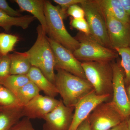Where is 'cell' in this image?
Masks as SVG:
<instances>
[{
  "label": "cell",
  "mask_w": 130,
  "mask_h": 130,
  "mask_svg": "<svg viewBox=\"0 0 130 130\" xmlns=\"http://www.w3.org/2000/svg\"><path fill=\"white\" fill-rule=\"evenodd\" d=\"M108 130H128L126 121L125 120L118 125Z\"/></svg>",
  "instance_id": "cell-33"
},
{
  "label": "cell",
  "mask_w": 130,
  "mask_h": 130,
  "mask_svg": "<svg viewBox=\"0 0 130 130\" xmlns=\"http://www.w3.org/2000/svg\"><path fill=\"white\" fill-rule=\"evenodd\" d=\"M76 130H91L88 117L79 126Z\"/></svg>",
  "instance_id": "cell-32"
},
{
  "label": "cell",
  "mask_w": 130,
  "mask_h": 130,
  "mask_svg": "<svg viewBox=\"0 0 130 130\" xmlns=\"http://www.w3.org/2000/svg\"><path fill=\"white\" fill-rule=\"evenodd\" d=\"M68 16H71L73 19L85 18V13L83 8L78 5H73L68 9Z\"/></svg>",
  "instance_id": "cell-29"
},
{
  "label": "cell",
  "mask_w": 130,
  "mask_h": 130,
  "mask_svg": "<svg viewBox=\"0 0 130 130\" xmlns=\"http://www.w3.org/2000/svg\"><path fill=\"white\" fill-rule=\"evenodd\" d=\"M74 109V107L65 106L61 99L58 106L43 118V130H69Z\"/></svg>",
  "instance_id": "cell-12"
},
{
  "label": "cell",
  "mask_w": 130,
  "mask_h": 130,
  "mask_svg": "<svg viewBox=\"0 0 130 130\" xmlns=\"http://www.w3.org/2000/svg\"><path fill=\"white\" fill-rule=\"evenodd\" d=\"M0 10L14 17L22 16L21 13L11 7L5 0H0Z\"/></svg>",
  "instance_id": "cell-30"
},
{
  "label": "cell",
  "mask_w": 130,
  "mask_h": 130,
  "mask_svg": "<svg viewBox=\"0 0 130 130\" xmlns=\"http://www.w3.org/2000/svg\"><path fill=\"white\" fill-rule=\"evenodd\" d=\"M2 107H0V112L1 111V110H2Z\"/></svg>",
  "instance_id": "cell-37"
},
{
  "label": "cell",
  "mask_w": 130,
  "mask_h": 130,
  "mask_svg": "<svg viewBox=\"0 0 130 130\" xmlns=\"http://www.w3.org/2000/svg\"><path fill=\"white\" fill-rule=\"evenodd\" d=\"M113 71L112 94L111 101L125 120L130 116V102L127 95L124 70L120 61L111 62Z\"/></svg>",
  "instance_id": "cell-7"
},
{
  "label": "cell",
  "mask_w": 130,
  "mask_h": 130,
  "mask_svg": "<svg viewBox=\"0 0 130 130\" xmlns=\"http://www.w3.org/2000/svg\"><path fill=\"white\" fill-rule=\"evenodd\" d=\"M9 55L3 56L0 62V84L3 85L5 80L11 75Z\"/></svg>",
  "instance_id": "cell-25"
},
{
  "label": "cell",
  "mask_w": 130,
  "mask_h": 130,
  "mask_svg": "<svg viewBox=\"0 0 130 130\" xmlns=\"http://www.w3.org/2000/svg\"><path fill=\"white\" fill-rule=\"evenodd\" d=\"M126 93H127V95H128V98H129V101L130 102V84L128 85V86L126 87Z\"/></svg>",
  "instance_id": "cell-35"
},
{
  "label": "cell",
  "mask_w": 130,
  "mask_h": 130,
  "mask_svg": "<svg viewBox=\"0 0 130 130\" xmlns=\"http://www.w3.org/2000/svg\"><path fill=\"white\" fill-rule=\"evenodd\" d=\"M129 47H130V44H129Z\"/></svg>",
  "instance_id": "cell-39"
},
{
  "label": "cell",
  "mask_w": 130,
  "mask_h": 130,
  "mask_svg": "<svg viewBox=\"0 0 130 130\" xmlns=\"http://www.w3.org/2000/svg\"><path fill=\"white\" fill-rule=\"evenodd\" d=\"M85 0H54V2L58 4L59 7L61 14L63 19L68 16L67 11L69 7L73 5L81 4Z\"/></svg>",
  "instance_id": "cell-26"
},
{
  "label": "cell",
  "mask_w": 130,
  "mask_h": 130,
  "mask_svg": "<svg viewBox=\"0 0 130 130\" xmlns=\"http://www.w3.org/2000/svg\"><path fill=\"white\" fill-rule=\"evenodd\" d=\"M55 85L65 106L75 107L79 101L94 90L91 84L63 70H56Z\"/></svg>",
  "instance_id": "cell-1"
},
{
  "label": "cell",
  "mask_w": 130,
  "mask_h": 130,
  "mask_svg": "<svg viewBox=\"0 0 130 130\" xmlns=\"http://www.w3.org/2000/svg\"><path fill=\"white\" fill-rule=\"evenodd\" d=\"M2 55L0 53V62H1V61L2 59Z\"/></svg>",
  "instance_id": "cell-36"
},
{
  "label": "cell",
  "mask_w": 130,
  "mask_h": 130,
  "mask_svg": "<svg viewBox=\"0 0 130 130\" xmlns=\"http://www.w3.org/2000/svg\"><path fill=\"white\" fill-rule=\"evenodd\" d=\"M112 97L110 95H98L94 90L82 98L74 107L72 122L69 130H76L98 105L108 102Z\"/></svg>",
  "instance_id": "cell-10"
},
{
  "label": "cell",
  "mask_w": 130,
  "mask_h": 130,
  "mask_svg": "<svg viewBox=\"0 0 130 130\" xmlns=\"http://www.w3.org/2000/svg\"><path fill=\"white\" fill-rule=\"evenodd\" d=\"M104 14L110 15L120 21L130 24V18L126 14L120 0H96Z\"/></svg>",
  "instance_id": "cell-17"
},
{
  "label": "cell",
  "mask_w": 130,
  "mask_h": 130,
  "mask_svg": "<svg viewBox=\"0 0 130 130\" xmlns=\"http://www.w3.org/2000/svg\"><path fill=\"white\" fill-rule=\"evenodd\" d=\"M81 5L88 24L90 35L100 44L112 49L108 35L105 16L96 0H85Z\"/></svg>",
  "instance_id": "cell-6"
},
{
  "label": "cell",
  "mask_w": 130,
  "mask_h": 130,
  "mask_svg": "<svg viewBox=\"0 0 130 130\" xmlns=\"http://www.w3.org/2000/svg\"><path fill=\"white\" fill-rule=\"evenodd\" d=\"M35 19L34 16L29 15L14 17L0 10V27L3 28L6 32L10 31L11 28L13 26L26 29Z\"/></svg>",
  "instance_id": "cell-18"
},
{
  "label": "cell",
  "mask_w": 130,
  "mask_h": 130,
  "mask_svg": "<svg viewBox=\"0 0 130 130\" xmlns=\"http://www.w3.org/2000/svg\"><path fill=\"white\" fill-rule=\"evenodd\" d=\"M19 40L18 37L15 35L0 33V53L2 56L8 55L12 51Z\"/></svg>",
  "instance_id": "cell-22"
},
{
  "label": "cell",
  "mask_w": 130,
  "mask_h": 130,
  "mask_svg": "<svg viewBox=\"0 0 130 130\" xmlns=\"http://www.w3.org/2000/svg\"><path fill=\"white\" fill-rule=\"evenodd\" d=\"M27 76L30 81L41 91H43L46 95L55 98L59 94L55 85L50 82L38 68L31 66Z\"/></svg>",
  "instance_id": "cell-15"
},
{
  "label": "cell",
  "mask_w": 130,
  "mask_h": 130,
  "mask_svg": "<svg viewBox=\"0 0 130 130\" xmlns=\"http://www.w3.org/2000/svg\"><path fill=\"white\" fill-rule=\"evenodd\" d=\"M21 11H26L37 19L46 33L47 25L44 13V0H15Z\"/></svg>",
  "instance_id": "cell-14"
},
{
  "label": "cell",
  "mask_w": 130,
  "mask_h": 130,
  "mask_svg": "<svg viewBox=\"0 0 130 130\" xmlns=\"http://www.w3.org/2000/svg\"><path fill=\"white\" fill-rule=\"evenodd\" d=\"M2 85L0 84V89H1V87H2Z\"/></svg>",
  "instance_id": "cell-38"
},
{
  "label": "cell",
  "mask_w": 130,
  "mask_h": 130,
  "mask_svg": "<svg viewBox=\"0 0 130 130\" xmlns=\"http://www.w3.org/2000/svg\"><path fill=\"white\" fill-rule=\"evenodd\" d=\"M74 37L79 46L73 53L79 61L111 62L118 57L115 50L100 44L90 35L79 32Z\"/></svg>",
  "instance_id": "cell-4"
},
{
  "label": "cell",
  "mask_w": 130,
  "mask_h": 130,
  "mask_svg": "<svg viewBox=\"0 0 130 130\" xmlns=\"http://www.w3.org/2000/svg\"><path fill=\"white\" fill-rule=\"evenodd\" d=\"M121 58L120 64L125 74L126 87L130 84V48H121L115 49Z\"/></svg>",
  "instance_id": "cell-23"
},
{
  "label": "cell",
  "mask_w": 130,
  "mask_h": 130,
  "mask_svg": "<svg viewBox=\"0 0 130 130\" xmlns=\"http://www.w3.org/2000/svg\"><path fill=\"white\" fill-rule=\"evenodd\" d=\"M44 13L47 25L46 34L49 38L61 44L73 53L79 47V42L66 29L59 6L45 1Z\"/></svg>",
  "instance_id": "cell-3"
},
{
  "label": "cell",
  "mask_w": 130,
  "mask_h": 130,
  "mask_svg": "<svg viewBox=\"0 0 130 130\" xmlns=\"http://www.w3.org/2000/svg\"><path fill=\"white\" fill-rule=\"evenodd\" d=\"M23 108L18 105L3 106L0 112V130H10L23 117Z\"/></svg>",
  "instance_id": "cell-16"
},
{
  "label": "cell",
  "mask_w": 130,
  "mask_h": 130,
  "mask_svg": "<svg viewBox=\"0 0 130 130\" xmlns=\"http://www.w3.org/2000/svg\"><path fill=\"white\" fill-rule=\"evenodd\" d=\"M111 62H82L86 79L91 84L98 95H110L112 96L113 71Z\"/></svg>",
  "instance_id": "cell-5"
},
{
  "label": "cell",
  "mask_w": 130,
  "mask_h": 130,
  "mask_svg": "<svg viewBox=\"0 0 130 130\" xmlns=\"http://www.w3.org/2000/svg\"><path fill=\"white\" fill-rule=\"evenodd\" d=\"M30 81L27 75L11 74L5 80L2 85L11 91L14 94L19 89Z\"/></svg>",
  "instance_id": "cell-21"
},
{
  "label": "cell",
  "mask_w": 130,
  "mask_h": 130,
  "mask_svg": "<svg viewBox=\"0 0 130 130\" xmlns=\"http://www.w3.org/2000/svg\"><path fill=\"white\" fill-rule=\"evenodd\" d=\"M60 100L48 96L39 94L23 107V117L31 119H43L59 104Z\"/></svg>",
  "instance_id": "cell-13"
},
{
  "label": "cell",
  "mask_w": 130,
  "mask_h": 130,
  "mask_svg": "<svg viewBox=\"0 0 130 130\" xmlns=\"http://www.w3.org/2000/svg\"><path fill=\"white\" fill-rule=\"evenodd\" d=\"M128 130H130V116L125 120Z\"/></svg>",
  "instance_id": "cell-34"
},
{
  "label": "cell",
  "mask_w": 130,
  "mask_h": 130,
  "mask_svg": "<svg viewBox=\"0 0 130 130\" xmlns=\"http://www.w3.org/2000/svg\"><path fill=\"white\" fill-rule=\"evenodd\" d=\"M10 130H36L32 125L30 119L24 117L11 128Z\"/></svg>",
  "instance_id": "cell-28"
},
{
  "label": "cell",
  "mask_w": 130,
  "mask_h": 130,
  "mask_svg": "<svg viewBox=\"0 0 130 130\" xmlns=\"http://www.w3.org/2000/svg\"><path fill=\"white\" fill-rule=\"evenodd\" d=\"M55 58V70L66 71L84 79H86L82 66L72 52L48 37Z\"/></svg>",
  "instance_id": "cell-9"
},
{
  "label": "cell",
  "mask_w": 130,
  "mask_h": 130,
  "mask_svg": "<svg viewBox=\"0 0 130 130\" xmlns=\"http://www.w3.org/2000/svg\"><path fill=\"white\" fill-rule=\"evenodd\" d=\"M36 40L28 55L32 66L38 68L50 82L55 84V58L48 37L41 25L37 28Z\"/></svg>",
  "instance_id": "cell-2"
},
{
  "label": "cell",
  "mask_w": 130,
  "mask_h": 130,
  "mask_svg": "<svg viewBox=\"0 0 130 130\" xmlns=\"http://www.w3.org/2000/svg\"><path fill=\"white\" fill-rule=\"evenodd\" d=\"M88 119L91 130H108L125 120L111 101L98 105Z\"/></svg>",
  "instance_id": "cell-8"
},
{
  "label": "cell",
  "mask_w": 130,
  "mask_h": 130,
  "mask_svg": "<svg viewBox=\"0 0 130 130\" xmlns=\"http://www.w3.org/2000/svg\"><path fill=\"white\" fill-rule=\"evenodd\" d=\"M70 24L72 28L79 30V32L86 35H90V34L88 24L85 18L81 19L72 18Z\"/></svg>",
  "instance_id": "cell-27"
},
{
  "label": "cell",
  "mask_w": 130,
  "mask_h": 130,
  "mask_svg": "<svg viewBox=\"0 0 130 130\" xmlns=\"http://www.w3.org/2000/svg\"><path fill=\"white\" fill-rule=\"evenodd\" d=\"M103 14L112 48L115 50L129 47L130 44V24L120 21L110 15Z\"/></svg>",
  "instance_id": "cell-11"
},
{
  "label": "cell",
  "mask_w": 130,
  "mask_h": 130,
  "mask_svg": "<svg viewBox=\"0 0 130 130\" xmlns=\"http://www.w3.org/2000/svg\"><path fill=\"white\" fill-rule=\"evenodd\" d=\"M0 105L4 106L18 105L14 94L3 85L0 89Z\"/></svg>",
  "instance_id": "cell-24"
},
{
  "label": "cell",
  "mask_w": 130,
  "mask_h": 130,
  "mask_svg": "<svg viewBox=\"0 0 130 130\" xmlns=\"http://www.w3.org/2000/svg\"><path fill=\"white\" fill-rule=\"evenodd\" d=\"M126 14L130 18V0H120Z\"/></svg>",
  "instance_id": "cell-31"
},
{
  "label": "cell",
  "mask_w": 130,
  "mask_h": 130,
  "mask_svg": "<svg viewBox=\"0 0 130 130\" xmlns=\"http://www.w3.org/2000/svg\"><path fill=\"white\" fill-rule=\"evenodd\" d=\"M9 56L11 74L27 75L32 66L26 52H15Z\"/></svg>",
  "instance_id": "cell-19"
},
{
  "label": "cell",
  "mask_w": 130,
  "mask_h": 130,
  "mask_svg": "<svg viewBox=\"0 0 130 130\" xmlns=\"http://www.w3.org/2000/svg\"><path fill=\"white\" fill-rule=\"evenodd\" d=\"M41 91L36 85L30 81L19 89L15 94L17 103L24 106L37 96L40 94Z\"/></svg>",
  "instance_id": "cell-20"
}]
</instances>
